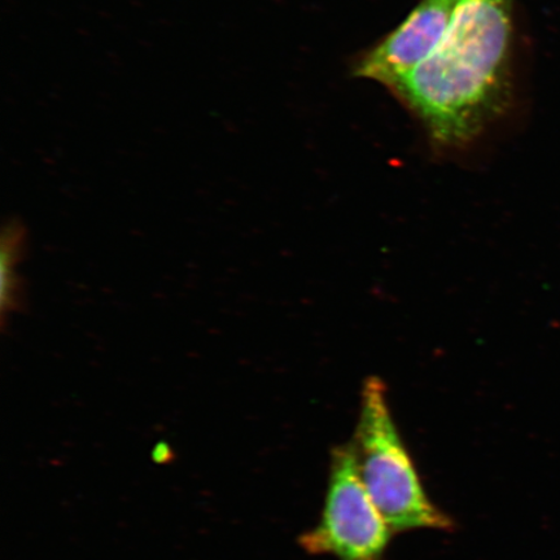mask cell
Here are the masks:
<instances>
[{
  "label": "cell",
  "instance_id": "obj_4",
  "mask_svg": "<svg viewBox=\"0 0 560 560\" xmlns=\"http://www.w3.org/2000/svg\"><path fill=\"white\" fill-rule=\"evenodd\" d=\"M459 0H422L387 38L363 56L355 75L397 85L436 50L452 24Z\"/></svg>",
  "mask_w": 560,
  "mask_h": 560
},
{
  "label": "cell",
  "instance_id": "obj_5",
  "mask_svg": "<svg viewBox=\"0 0 560 560\" xmlns=\"http://www.w3.org/2000/svg\"><path fill=\"white\" fill-rule=\"evenodd\" d=\"M151 459L153 464L159 466L172 465L175 460L173 447L165 443V441H159V443L152 447Z\"/></svg>",
  "mask_w": 560,
  "mask_h": 560
},
{
  "label": "cell",
  "instance_id": "obj_2",
  "mask_svg": "<svg viewBox=\"0 0 560 560\" xmlns=\"http://www.w3.org/2000/svg\"><path fill=\"white\" fill-rule=\"evenodd\" d=\"M352 450L360 478L394 534L452 530V517L425 493L415 460L392 416L387 385L380 376L363 382Z\"/></svg>",
  "mask_w": 560,
  "mask_h": 560
},
{
  "label": "cell",
  "instance_id": "obj_1",
  "mask_svg": "<svg viewBox=\"0 0 560 560\" xmlns=\"http://www.w3.org/2000/svg\"><path fill=\"white\" fill-rule=\"evenodd\" d=\"M511 0H459L436 50L390 90L433 147L465 150L509 101Z\"/></svg>",
  "mask_w": 560,
  "mask_h": 560
},
{
  "label": "cell",
  "instance_id": "obj_3",
  "mask_svg": "<svg viewBox=\"0 0 560 560\" xmlns=\"http://www.w3.org/2000/svg\"><path fill=\"white\" fill-rule=\"evenodd\" d=\"M390 529L360 478L352 445L336 446L319 523L299 538L312 556L384 560Z\"/></svg>",
  "mask_w": 560,
  "mask_h": 560
}]
</instances>
